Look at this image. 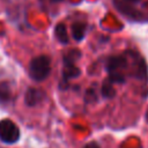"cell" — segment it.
I'll list each match as a JSON object with an SVG mask.
<instances>
[{
    "label": "cell",
    "mask_w": 148,
    "mask_h": 148,
    "mask_svg": "<svg viewBox=\"0 0 148 148\" xmlns=\"http://www.w3.org/2000/svg\"><path fill=\"white\" fill-rule=\"evenodd\" d=\"M130 51H126L124 54L111 56L105 61V68L108 72V80L114 83H125L126 82V71L130 67L131 57Z\"/></svg>",
    "instance_id": "obj_1"
},
{
    "label": "cell",
    "mask_w": 148,
    "mask_h": 148,
    "mask_svg": "<svg viewBox=\"0 0 148 148\" xmlns=\"http://www.w3.org/2000/svg\"><path fill=\"white\" fill-rule=\"evenodd\" d=\"M80 58H81V52H80L79 50H76V49L69 50V51H67V52L64 54V58H62V62H64L62 81H61V84H60V86H62V84L67 86L69 80L80 76L81 71H80V68L75 65L76 61H77Z\"/></svg>",
    "instance_id": "obj_2"
},
{
    "label": "cell",
    "mask_w": 148,
    "mask_h": 148,
    "mask_svg": "<svg viewBox=\"0 0 148 148\" xmlns=\"http://www.w3.org/2000/svg\"><path fill=\"white\" fill-rule=\"evenodd\" d=\"M51 73V59L45 56L35 57L29 64V75L36 82L44 81Z\"/></svg>",
    "instance_id": "obj_3"
},
{
    "label": "cell",
    "mask_w": 148,
    "mask_h": 148,
    "mask_svg": "<svg viewBox=\"0 0 148 148\" xmlns=\"http://www.w3.org/2000/svg\"><path fill=\"white\" fill-rule=\"evenodd\" d=\"M114 8L127 20L133 21V22H147L148 21V15L143 13L138 6L134 5H128V3H123L118 1H112Z\"/></svg>",
    "instance_id": "obj_4"
},
{
    "label": "cell",
    "mask_w": 148,
    "mask_h": 148,
    "mask_svg": "<svg viewBox=\"0 0 148 148\" xmlns=\"http://www.w3.org/2000/svg\"><path fill=\"white\" fill-rule=\"evenodd\" d=\"M20 139V130L10 119L0 120V140L5 143L12 145Z\"/></svg>",
    "instance_id": "obj_5"
},
{
    "label": "cell",
    "mask_w": 148,
    "mask_h": 148,
    "mask_svg": "<svg viewBox=\"0 0 148 148\" xmlns=\"http://www.w3.org/2000/svg\"><path fill=\"white\" fill-rule=\"evenodd\" d=\"M45 98V92L37 88H29L24 96V102L28 106H35Z\"/></svg>",
    "instance_id": "obj_6"
},
{
    "label": "cell",
    "mask_w": 148,
    "mask_h": 148,
    "mask_svg": "<svg viewBox=\"0 0 148 148\" xmlns=\"http://www.w3.org/2000/svg\"><path fill=\"white\" fill-rule=\"evenodd\" d=\"M87 32V23L76 21L72 24V36L76 42H81Z\"/></svg>",
    "instance_id": "obj_7"
},
{
    "label": "cell",
    "mask_w": 148,
    "mask_h": 148,
    "mask_svg": "<svg viewBox=\"0 0 148 148\" xmlns=\"http://www.w3.org/2000/svg\"><path fill=\"white\" fill-rule=\"evenodd\" d=\"M54 35H56V38L58 39L59 43L66 45L68 44L69 42V38H68V32H67V28L64 23H58L54 28Z\"/></svg>",
    "instance_id": "obj_8"
},
{
    "label": "cell",
    "mask_w": 148,
    "mask_h": 148,
    "mask_svg": "<svg viewBox=\"0 0 148 148\" xmlns=\"http://www.w3.org/2000/svg\"><path fill=\"white\" fill-rule=\"evenodd\" d=\"M101 95L103 98L105 99H109V98H112L114 95H116V90L113 88V83L110 82L108 79L105 80V82L102 84L101 87Z\"/></svg>",
    "instance_id": "obj_9"
},
{
    "label": "cell",
    "mask_w": 148,
    "mask_h": 148,
    "mask_svg": "<svg viewBox=\"0 0 148 148\" xmlns=\"http://www.w3.org/2000/svg\"><path fill=\"white\" fill-rule=\"evenodd\" d=\"M12 96V90L8 86V83L6 82H1L0 83V103H7L10 99Z\"/></svg>",
    "instance_id": "obj_10"
},
{
    "label": "cell",
    "mask_w": 148,
    "mask_h": 148,
    "mask_svg": "<svg viewBox=\"0 0 148 148\" xmlns=\"http://www.w3.org/2000/svg\"><path fill=\"white\" fill-rule=\"evenodd\" d=\"M84 99H86V102H87V103H91L92 101L95 102V101L97 99L95 90H94V89H88V90H86V94H84Z\"/></svg>",
    "instance_id": "obj_11"
},
{
    "label": "cell",
    "mask_w": 148,
    "mask_h": 148,
    "mask_svg": "<svg viewBox=\"0 0 148 148\" xmlns=\"http://www.w3.org/2000/svg\"><path fill=\"white\" fill-rule=\"evenodd\" d=\"M112 1H118V2H123V3H128V5H134L138 6L141 0H112Z\"/></svg>",
    "instance_id": "obj_12"
},
{
    "label": "cell",
    "mask_w": 148,
    "mask_h": 148,
    "mask_svg": "<svg viewBox=\"0 0 148 148\" xmlns=\"http://www.w3.org/2000/svg\"><path fill=\"white\" fill-rule=\"evenodd\" d=\"M83 148H101V147H99V145L96 141H90V142L86 143L83 146Z\"/></svg>",
    "instance_id": "obj_13"
},
{
    "label": "cell",
    "mask_w": 148,
    "mask_h": 148,
    "mask_svg": "<svg viewBox=\"0 0 148 148\" xmlns=\"http://www.w3.org/2000/svg\"><path fill=\"white\" fill-rule=\"evenodd\" d=\"M51 2H59V1H61V0H50Z\"/></svg>",
    "instance_id": "obj_14"
}]
</instances>
